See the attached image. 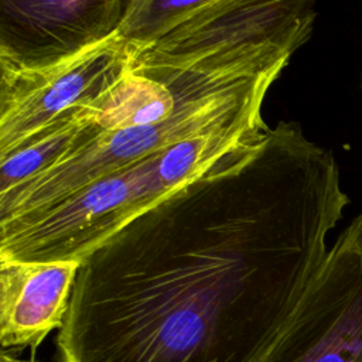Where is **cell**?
I'll return each mask as SVG.
<instances>
[{
    "mask_svg": "<svg viewBox=\"0 0 362 362\" xmlns=\"http://www.w3.org/2000/svg\"><path fill=\"white\" fill-rule=\"evenodd\" d=\"M348 204L328 150L269 127L82 260L55 362H259Z\"/></svg>",
    "mask_w": 362,
    "mask_h": 362,
    "instance_id": "cell-1",
    "label": "cell"
},
{
    "mask_svg": "<svg viewBox=\"0 0 362 362\" xmlns=\"http://www.w3.org/2000/svg\"><path fill=\"white\" fill-rule=\"evenodd\" d=\"M262 109L181 139L57 202L0 222V262H82L134 218L257 143Z\"/></svg>",
    "mask_w": 362,
    "mask_h": 362,
    "instance_id": "cell-2",
    "label": "cell"
},
{
    "mask_svg": "<svg viewBox=\"0 0 362 362\" xmlns=\"http://www.w3.org/2000/svg\"><path fill=\"white\" fill-rule=\"evenodd\" d=\"M280 74L266 72L236 81L185 105L163 122L98 132L48 171L1 194L0 222L45 208L88 182L181 139L262 109L269 88Z\"/></svg>",
    "mask_w": 362,
    "mask_h": 362,
    "instance_id": "cell-3",
    "label": "cell"
},
{
    "mask_svg": "<svg viewBox=\"0 0 362 362\" xmlns=\"http://www.w3.org/2000/svg\"><path fill=\"white\" fill-rule=\"evenodd\" d=\"M314 20V0H214L137 51L134 62L283 71Z\"/></svg>",
    "mask_w": 362,
    "mask_h": 362,
    "instance_id": "cell-4",
    "label": "cell"
},
{
    "mask_svg": "<svg viewBox=\"0 0 362 362\" xmlns=\"http://www.w3.org/2000/svg\"><path fill=\"white\" fill-rule=\"evenodd\" d=\"M259 362H362V214L328 250Z\"/></svg>",
    "mask_w": 362,
    "mask_h": 362,
    "instance_id": "cell-5",
    "label": "cell"
},
{
    "mask_svg": "<svg viewBox=\"0 0 362 362\" xmlns=\"http://www.w3.org/2000/svg\"><path fill=\"white\" fill-rule=\"evenodd\" d=\"M136 52L117 31L51 65L27 69L0 64V156L57 117L96 105L129 74Z\"/></svg>",
    "mask_w": 362,
    "mask_h": 362,
    "instance_id": "cell-6",
    "label": "cell"
},
{
    "mask_svg": "<svg viewBox=\"0 0 362 362\" xmlns=\"http://www.w3.org/2000/svg\"><path fill=\"white\" fill-rule=\"evenodd\" d=\"M130 0H0V64L40 68L119 31Z\"/></svg>",
    "mask_w": 362,
    "mask_h": 362,
    "instance_id": "cell-7",
    "label": "cell"
},
{
    "mask_svg": "<svg viewBox=\"0 0 362 362\" xmlns=\"http://www.w3.org/2000/svg\"><path fill=\"white\" fill-rule=\"evenodd\" d=\"M82 262H0L1 351L33 354L61 329Z\"/></svg>",
    "mask_w": 362,
    "mask_h": 362,
    "instance_id": "cell-8",
    "label": "cell"
},
{
    "mask_svg": "<svg viewBox=\"0 0 362 362\" xmlns=\"http://www.w3.org/2000/svg\"><path fill=\"white\" fill-rule=\"evenodd\" d=\"M98 132L95 105L74 109L0 156V195L48 171Z\"/></svg>",
    "mask_w": 362,
    "mask_h": 362,
    "instance_id": "cell-9",
    "label": "cell"
},
{
    "mask_svg": "<svg viewBox=\"0 0 362 362\" xmlns=\"http://www.w3.org/2000/svg\"><path fill=\"white\" fill-rule=\"evenodd\" d=\"M214 0H130L120 35L140 51Z\"/></svg>",
    "mask_w": 362,
    "mask_h": 362,
    "instance_id": "cell-10",
    "label": "cell"
},
{
    "mask_svg": "<svg viewBox=\"0 0 362 362\" xmlns=\"http://www.w3.org/2000/svg\"><path fill=\"white\" fill-rule=\"evenodd\" d=\"M0 362H35L33 358H20L13 352L1 351L0 352Z\"/></svg>",
    "mask_w": 362,
    "mask_h": 362,
    "instance_id": "cell-11",
    "label": "cell"
},
{
    "mask_svg": "<svg viewBox=\"0 0 362 362\" xmlns=\"http://www.w3.org/2000/svg\"><path fill=\"white\" fill-rule=\"evenodd\" d=\"M361 85H362V81H361Z\"/></svg>",
    "mask_w": 362,
    "mask_h": 362,
    "instance_id": "cell-12",
    "label": "cell"
}]
</instances>
